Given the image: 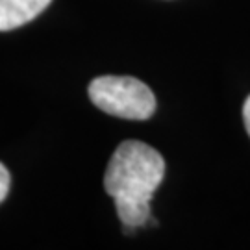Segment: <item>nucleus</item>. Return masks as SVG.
Here are the masks:
<instances>
[{
    "label": "nucleus",
    "mask_w": 250,
    "mask_h": 250,
    "mask_svg": "<svg viewBox=\"0 0 250 250\" xmlns=\"http://www.w3.org/2000/svg\"><path fill=\"white\" fill-rule=\"evenodd\" d=\"M165 176V160L143 141L117 146L104 174V189L115 200L117 215L126 232L150 223V200Z\"/></svg>",
    "instance_id": "f257e3e1"
},
{
    "label": "nucleus",
    "mask_w": 250,
    "mask_h": 250,
    "mask_svg": "<svg viewBox=\"0 0 250 250\" xmlns=\"http://www.w3.org/2000/svg\"><path fill=\"white\" fill-rule=\"evenodd\" d=\"M89 99L104 113L128 121H146L156 111L152 89L132 76H99L89 83Z\"/></svg>",
    "instance_id": "f03ea898"
},
{
    "label": "nucleus",
    "mask_w": 250,
    "mask_h": 250,
    "mask_svg": "<svg viewBox=\"0 0 250 250\" xmlns=\"http://www.w3.org/2000/svg\"><path fill=\"white\" fill-rule=\"evenodd\" d=\"M52 0H0V32H9L41 15Z\"/></svg>",
    "instance_id": "7ed1b4c3"
},
{
    "label": "nucleus",
    "mask_w": 250,
    "mask_h": 250,
    "mask_svg": "<svg viewBox=\"0 0 250 250\" xmlns=\"http://www.w3.org/2000/svg\"><path fill=\"white\" fill-rule=\"evenodd\" d=\"M9 186H11V176L9 170L4 167V163H0V204L6 200L9 193Z\"/></svg>",
    "instance_id": "20e7f679"
},
{
    "label": "nucleus",
    "mask_w": 250,
    "mask_h": 250,
    "mask_svg": "<svg viewBox=\"0 0 250 250\" xmlns=\"http://www.w3.org/2000/svg\"><path fill=\"white\" fill-rule=\"evenodd\" d=\"M243 121H245V128H247V132L250 135V97L243 104Z\"/></svg>",
    "instance_id": "39448f33"
}]
</instances>
